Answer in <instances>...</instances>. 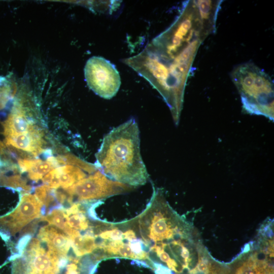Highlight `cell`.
Listing matches in <instances>:
<instances>
[{"label":"cell","mask_w":274,"mask_h":274,"mask_svg":"<svg viewBox=\"0 0 274 274\" xmlns=\"http://www.w3.org/2000/svg\"><path fill=\"white\" fill-rule=\"evenodd\" d=\"M177 18L158 39L160 56L155 61L154 86L170 110L180 117L187 81L199 47L216 30L220 7L212 0L188 1Z\"/></svg>","instance_id":"cell-1"},{"label":"cell","mask_w":274,"mask_h":274,"mask_svg":"<svg viewBox=\"0 0 274 274\" xmlns=\"http://www.w3.org/2000/svg\"><path fill=\"white\" fill-rule=\"evenodd\" d=\"M95 157L96 167L111 180L137 186L149 178L141 155L139 126L133 118L105 135Z\"/></svg>","instance_id":"cell-2"},{"label":"cell","mask_w":274,"mask_h":274,"mask_svg":"<svg viewBox=\"0 0 274 274\" xmlns=\"http://www.w3.org/2000/svg\"><path fill=\"white\" fill-rule=\"evenodd\" d=\"M231 77L240 94L244 111L273 121V83L268 75L254 63L247 62L234 67Z\"/></svg>","instance_id":"cell-3"},{"label":"cell","mask_w":274,"mask_h":274,"mask_svg":"<svg viewBox=\"0 0 274 274\" xmlns=\"http://www.w3.org/2000/svg\"><path fill=\"white\" fill-rule=\"evenodd\" d=\"M28 237L19 248L20 255L15 260L14 274H57L68 258L60 257L39 238Z\"/></svg>","instance_id":"cell-4"},{"label":"cell","mask_w":274,"mask_h":274,"mask_svg":"<svg viewBox=\"0 0 274 274\" xmlns=\"http://www.w3.org/2000/svg\"><path fill=\"white\" fill-rule=\"evenodd\" d=\"M132 189L126 184L108 178L99 170L81 180L72 186L64 189L67 202L93 201L118 194Z\"/></svg>","instance_id":"cell-5"},{"label":"cell","mask_w":274,"mask_h":274,"mask_svg":"<svg viewBox=\"0 0 274 274\" xmlns=\"http://www.w3.org/2000/svg\"><path fill=\"white\" fill-rule=\"evenodd\" d=\"M84 76L88 86L100 97L109 99L116 95L121 78L115 65L101 56H92L86 62Z\"/></svg>","instance_id":"cell-6"},{"label":"cell","mask_w":274,"mask_h":274,"mask_svg":"<svg viewBox=\"0 0 274 274\" xmlns=\"http://www.w3.org/2000/svg\"><path fill=\"white\" fill-rule=\"evenodd\" d=\"M43 206L35 195L21 194L15 210L0 216V235L6 240L15 235L29 223L40 217Z\"/></svg>","instance_id":"cell-7"},{"label":"cell","mask_w":274,"mask_h":274,"mask_svg":"<svg viewBox=\"0 0 274 274\" xmlns=\"http://www.w3.org/2000/svg\"><path fill=\"white\" fill-rule=\"evenodd\" d=\"M85 172L86 171L79 166L66 164L51 170L42 180L45 185L51 188L61 187L65 189L85 178Z\"/></svg>","instance_id":"cell-8"},{"label":"cell","mask_w":274,"mask_h":274,"mask_svg":"<svg viewBox=\"0 0 274 274\" xmlns=\"http://www.w3.org/2000/svg\"><path fill=\"white\" fill-rule=\"evenodd\" d=\"M4 143L9 149H14L34 156L43 152L46 144L43 133L37 126L26 132L6 137Z\"/></svg>","instance_id":"cell-9"},{"label":"cell","mask_w":274,"mask_h":274,"mask_svg":"<svg viewBox=\"0 0 274 274\" xmlns=\"http://www.w3.org/2000/svg\"><path fill=\"white\" fill-rule=\"evenodd\" d=\"M152 215L153 216H150L149 218L147 217L146 220L141 222L145 223V225L141 224V227L145 228L142 232L145 242L148 243L150 240L154 242V245L157 241L173 238L175 234L181 232L177 227L171 229L170 223L167 221V219L160 212H155Z\"/></svg>","instance_id":"cell-10"},{"label":"cell","mask_w":274,"mask_h":274,"mask_svg":"<svg viewBox=\"0 0 274 274\" xmlns=\"http://www.w3.org/2000/svg\"><path fill=\"white\" fill-rule=\"evenodd\" d=\"M38 238L48 247L62 258H68L67 253L71 247L68 236L56 227L48 225L41 227Z\"/></svg>","instance_id":"cell-11"},{"label":"cell","mask_w":274,"mask_h":274,"mask_svg":"<svg viewBox=\"0 0 274 274\" xmlns=\"http://www.w3.org/2000/svg\"><path fill=\"white\" fill-rule=\"evenodd\" d=\"M4 137L26 132L37 126L26 115L25 111L16 101L6 120L3 123Z\"/></svg>","instance_id":"cell-12"},{"label":"cell","mask_w":274,"mask_h":274,"mask_svg":"<svg viewBox=\"0 0 274 274\" xmlns=\"http://www.w3.org/2000/svg\"><path fill=\"white\" fill-rule=\"evenodd\" d=\"M18 167L21 173H26L29 178L38 181L51 170L59 167L56 157H49L44 161L40 159H21L18 160Z\"/></svg>","instance_id":"cell-13"},{"label":"cell","mask_w":274,"mask_h":274,"mask_svg":"<svg viewBox=\"0 0 274 274\" xmlns=\"http://www.w3.org/2000/svg\"><path fill=\"white\" fill-rule=\"evenodd\" d=\"M63 209L66 223L71 228L78 231L91 228L80 203H73L70 207Z\"/></svg>","instance_id":"cell-14"},{"label":"cell","mask_w":274,"mask_h":274,"mask_svg":"<svg viewBox=\"0 0 274 274\" xmlns=\"http://www.w3.org/2000/svg\"><path fill=\"white\" fill-rule=\"evenodd\" d=\"M70 239L71 247L77 256L91 253L97 248L92 228H90L83 235L79 234Z\"/></svg>","instance_id":"cell-15"},{"label":"cell","mask_w":274,"mask_h":274,"mask_svg":"<svg viewBox=\"0 0 274 274\" xmlns=\"http://www.w3.org/2000/svg\"><path fill=\"white\" fill-rule=\"evenodd\" d=\"M41 221H46L65 233L70 238L80 234L78 230L71 228L67 225L64 216L63 208H55L48 214L40 218Z\"/></svg>","instance_id":"cell-16"},{"label":"cell","mask_w":274,"mask_h":274,"mask_svg":"<svg viewBox=\"0 0 274 274\" xmlns=\"http://www.w3.org/2000/svg\"><path fill=\"white\" fill-rule=\"evenodd\" d=\"M35 196L47 208L61 206L58 199V191L46 185L35 188Z\"/></svg>","instance_id":"cell-17"},{"label":"cell","mask_w":274,"mask_h":274,"mask_svg":"<svg viewBox=\"0 0 274 274\" xmlns=\"http://www.w3.org/2000/svg\"><path fill=\"white\" fill-rule=\"evenodd\" d=\"M16 87L9 76H0V112L13 99Z\"/></svg>","instance_id":"cell-18"},{"label":"cell","mask_w":274,"mask_h":274,"mask_svg":"<svg viewBox=\"0 0 274 274\" xmlns=\"http://www.w3.org/2000/svg\"><path fill=\"white\" fill-rule=\"evenodd\" d=\"M98 236L105 240L122 241L124 239L122 231L116 228L101 231Z\"/></svg>","instance_id":"cell-19"},{"label":"cell","mask_w":274,"mask_h":274,"mask_svg":"<svg viewBox=\"0 0 274 274\" xmlns=\"http://www.w3.org/2000/svg\"><path fill=\"white\" fill-rule=\"evenodd\" d=\"M129 245L132 251L138 257V259H145L148 258V254L143 250L142 241L140 239H134L129 242Z\"/></svg>","instance_id":"cell-20"},{"label":"cell","mask_w":274,"mask_h":274,"mask_svg":"<svg viewBox=\"0 0 274 274\" xmlns=\"http://www.w3.org/2000/svg\"><path fill=\"white\" fill-rule=\"evenodd\" d=\"M78 262V260L75 259L73 260V262L68 264L66 266V270L65 274H80L77 265Z\"/></svg>","instance_id":"cell-21"},{"label":"cell","mask_w":274,"mask_h":274,"mask_svg":"<svg viewBox=\"0 0 274 274\" xmlns=\"http://www.w3.org/2000/svg\"><path fill=\"white\" fill-rule=\"evenodd\" d=\"M254 258L255 260L259 262H265L267 260V253L265 251H259L256 252L254 255Z\"/></svg>","instance_id":"cell-22"},{"label":"cell","mask_w":274,"mask_h":274,"mask_svg":"<svg viewBox=\"0 0 274 274\" xmlns=\"http://www.w3.org/2000/svg\"><path fill=\"white\" fill-rule=\"evenodd\" d=\"M123 238L126 239L129 242L132 241L136 239L135 233L132 230H128L123 233Z\"/></svg>","instance_id":"cell-23"},{"label":"cell","mask_w":274,"mask_h":274,"mask_svg":"<svg viewBox=\"0 0 274 274\" xmlns=\"http://www.w3.org/2000/svg\"><path fill=\"white\" fill-rule=\"evenodd\" d=\"M156 253L160 260L164 262L167 263L170 259L169 254L164 250Z\"/></svg>","instance_id":"cell-24"},{"label":"cell","mask_w":274,"mask_h":274,"mask_svg":"<svg viewBox=\"0 0 274 274\" xmlns=\"http://www.w3.org/2000/svg\"><path fill=\"white\" fill-rule=\"evenodd\" d=\"M262 233L265 237L271 238L273 237V231L269 225L264 227Z\"/></svg>","instance_id":"cell-25"},{"label":"cell","mask_w":274,"mask_h":274,"mask_svg":"<svg viewBox=\"0 0 274 274\" xmlns=\"http://www.w3.org/2000/svg\"><path fill=\"white\" fill-rule=\"evenodd\" d=\"M6 148L5 144L0 140V156L4 154Z\"/></svg>","instance_id":"cell-26"},{"label":"cell","mask_w":274,"mask_h":274,"mask_svg":"<svg viewBox=\"0 0 274 274\" xmlns=\"http://www.w3.org/2000/svg\"><path fill=\"white\" fill-rule=\"evenodd\" d=\"M245 249V250H244V252H245L249 251V250L250 249V246H249V244H247V245H246Z\"/></svg>","instance_id":"cell-27"}]
</instances>
